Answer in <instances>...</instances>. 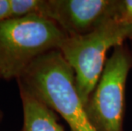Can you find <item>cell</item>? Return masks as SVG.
Wrapping results in <instances>:
<instances>
[{
  "mask_svg": "<svg viewBox=\"0 0 132 131\" xmlns=\"http://www.w3.org/2000/svg\"><path fill=\"white\" fill-rule=\"evenodd\" d=\"M10 18V0H0V22Z\"/></svg>",
  "mask_w": 132,
  "mask_h": 131,
  "instance_id": "obj_9",
  "label": "cell"
},
{
  "mask_svg": "<svg viewBox=\"0 0 132 131\" xmlns=\"http://www.w3.org/2000/svg\"><path fill=\"white\" fill-rule=\"evenodd\" d=\"M130 38L132 25L117 15L88 34L67 37L61 44L59 50L74 72L78 94L85 106L102 74L106 53Z\"/></svg>",
  "mask_w": 132,
  "mask_h": 131,
  "instance_id": "obj_3",
  "label": "cell"
},
{
  "mask_svg": "<svg viewBox=\"0 0 132 131\" xmlns=\"http://www.w3.org/2000/svg\"><path fill=\"white\" fill-rule=\"evenodd\" d=\"M132 57L123 44L115 47L85 106L95 131H123L125 86Z\"/></svg>",
  "mask_w": 132,
  "mask_h": 131,
  "instance_id": "obj_4",
  "label": "cell"
},
{
  "mask_svg": "<svg viewBox=\"0 0 132 131\" xmlns=\"http://www.w3.org/2000/svg\"><path fill=\"white\" fill-rule=\"evenodd\" d=\"M118 16L132 25V0H119Z\"/></svg>",
  "mask_w": 132,
  "mask_h": 131,
  "instance_id": "obj_8",
  "label": "cell"
},
{
  "mask_svg": "<svg viewBox=\"0 0 132 131\" xmlns=\"http://www.w3.org/2000/svg\"><path fill=\"white\" fill-rule=\"evenodd\" d=\"M118 0H47L45 17L76 37L93 32L118 15Z\"/></svg>",
  "mask_w": 132,
  "mask_h": 131,
  "instance_id": "obj_5",
  "label": "cell"
},
{
  "mask_svg": "<svg viewBox=\"0 0 132 131\" xmlns=\"http://www.w3.org/2000/svg\"><path fill=\"white\" fill-rule=\"evenodd\" d=\"M17 80L33 96L61 115L72 131H95L78 94L74 72L59 49L37 58Z\"/></svg>",
  "mask_w": 132,
  "mask_h": 131,
  "instance_id": "obj_1",
  "label": "cell"
},
{
  "mask_svg": "<svg viewBox=\"0 0 132 131\" xmlns=\"http://www.w3.org/2000/svg\"><path fill=\"white\" fill-rule=\"evenodd\" d=\"M23 108L22 131H65L50 108L19 84Z\"/></svg>",
  "mask_w": 132,
  "mask_h": 131,
  "instance_id": "obj_6",
  "label": "cell"
},
{
  "mask_svg": "<svg viewBox=\"0 0 132 131\" xmlns=\"http://www.w3.org/2000/svg\"><path fill=\"white\" fill-rule=\"evenodd\" d=\"M10 18L37 15L45 17L47 0H10Z\"/></svg>",
  "mask_w": 132,
  "mask_h": 131,
  "instance_id": "obj_7",
  "label": "cell"
},
{
  "mask_svg": "<svg viewBox=\"0 0 132 131\" xmlns=\"http://www.w3.org/2000/svg\"><path fill=\"white\" fill-rule=\"evenodd\" d=\"M68 37L50 19L37 15L0 22V77L18 79L37 58L59 49Z\"/></svg>",
  "mask_w": 132,
  "mask_h": 131,
  "instance_id": "obj_2",
  "label": "cell"
}]
</instances>
